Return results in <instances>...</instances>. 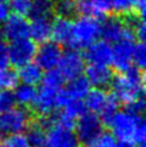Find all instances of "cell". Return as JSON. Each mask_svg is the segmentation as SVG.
I'll return each instance as SVG.
<instances>
[{
  "label": "cell",
  "instance_id": "6da1fadb",
  "mask_svg": "<svg viewBox=\"0 0 146 147\" xmlns=\"http://www.w3.org/2000/svg\"><path fill=\"white\" fill-rule=\"evenodd\" d=\"M107 127L119 142L143 145L146 139V123L143 114H134L128 111H117Z\"/></svg>",
  "mask_w": 146,
  "mask_h": 147
},
{
  "label": "cell",
  "instance_id": "7a4b0ae2",
  "mask_svg": "<svg viewBox=\"0 0 146 147\" xmlns=\"http://www.w3.org/2000/svg\"><path fill=\"white\" fill-rule=\"evenodd\" d=\"M111 95L118 103H128L133 100L144 97L145 76L143 69L132 66L126 72H121L111 80Z\"/></svg>",
  "mask_w": 146,
  "mask_h": 147
},
{
  "label": "cell",
  "instance_id": "3957f363",
  "mask_svg": "<svg viewBox=\"0 0 146 147\" xmlns=\"http://www.w3.org/2000/svg\"><path fill=\"white\" fill-rule=\"evenodd\" d=\"M100 21L99 18L83 15L77 18L73 22L71 40L67 46L74 50H85L100 38Z\"/></svg>",
  "mask_w": 146,
  "mask_h": 147
},
{
  "label": "cell",
  "instance_id": "277c9868",
  "mask_svg": "<svg viewBox=\"0 0 146 147\" xmlns=\"http://www.w3.org/2000/svg\"><path fill=\"white\" fill-rule=\"evenodd\" d=\"M32 122V112L27 107H12L0 113V138L23 133Z\"/></svg>",
  "mask_w": 146,
  "mask_h": 147
},
{
  "label": "cell",
  "instance_id": "5b68a950",
  "mask_svg": "<svg viewBox=\"0 0 146 147\" xmlns=\"http://www.w3.org/2000/svg\"><path fill=\"white\" fill-rule=\"evenodd\" d=\"M100 36L102 40L107 41L110 44L116 43L123 38L135 39L133 30L127 26L121 15L119 16L117 15L108 16L100 21Z\"/></svg>",
  "mask_w": 146,
  "mask_h": 147
},
{
  "label": "cell",
  "instance_id": "8992f818",
  "mask_svg": "<svg viewBox=\"0 0 146 147\" xmlns=\"http://www.w3.org/2000/svg\"><path fill=\"white\" fill-rule=\"evenodd\" d=\"M102 128L103 124L97 114L85 112L76 120L73 131H74L78 142L85 145L95 138L96 135L100 134L102 131Z\"/></svg>",
  "mask_w": 146,
  "mask_h": 147
},
{
  "label": "cell",
  "instance_id": "52a82bcc",
  "mask_svg": "<svg viewBox=\"0 0 146 147\" xmlns=\"http://www.w3.org/2000/svg\"><path fill=\"white\" fill-rule=\"evenodd\" d=\"M36 48H38L36 43L30 39L29 36L10 41V45H9L10 63L16 68H18L26 63L33 62Z\"/></svg>",
  "mask_w": 146,
  "mask_h": 147
},
{
  "label": "cell",
  "instance_id": "ba28073f",
  "mask_svg": "<svg viewBox=\"0 0 146 147\" xmlns=\"http://www.w3.org/2000/svg\"><path fill=\"white\" fill-rule=\"evenodd\" d=\"M55 113V112H54ZM54 117V123L46 129V140L44 147H78V140L72 128L57 123Z\"/></svg>",
  "mask_w": 146,
  "mask_h": 147
},
{
  "label": "cell",
  "instance_id": "9c48e42d",
  "mask_svg": "<svg viewBox=\"0 0 146 147\" xmlns=\"http://www.w3.org/2000/svg\"><path fill=\"white\" fill-rule=\"evenodd\" d=\"M65 80H70L72 78L80 76L84 72L85 68V60L79 50L68 49L65 52L62 51V55L60 57V61L56 66Z\"/></svg>",
  "mask_w": 146,
  "mask_h": 147
},
{
  "label": "cell",
  "instance_id": "30bf717a",
  "mask_svg": "<svg viewBox=\"0 0 146 147\" xmlns=\"http://www.w3.org/2000/svg\"><path fill=\"white\" fill-rule=\"evenodd\" d=\"M135 41L134 38H123L112 45L111 65L116 71L126 72L133 66V51Z\"/></svg>",
  "mask_w": 146,
  "mask_h": 147
},
{
  "label": "cell",
  "instance_id": "8fae6325",
  "mask_svg": "<svg viewBox=\"0 0 146 147\" xmlns=\"http://www.w3.org/2000/svg\"><path fill=\"white\" fill-rule=\"evenodd\" d=\"M60 90H54V89L41 85L39 90H36L34 101L29 106L30 111L38 118L53 114L56 111V108H59V105H57V94H59Z\"/></svg>",
  "mask_w": 146,
  "mask_h": 147
},
{
  "label": "cell",
  "instance_id": "7c38bea8",
  "mask_svg": "<svg viewBox=\"0 0 146 147\" xmlns=\"http://www.w3.org/2000/svg\"><path fill=\"white\" fill-rule=\"evenodd\" d=\"M62 55L61 45L57 44L54 40H48L41 43L39 48L35 51V63L38 65L43 71H49L56 68Z\"/></svg>",
  "mask_w": 146,
  "mask_h": 147
},
{
  "label": "cell",
  "instance_id": "4fadbf2b",
  "mask_svg": "<svg viewBox=\"0 0 146 147\" xmlns=\"http://www.w3.org/2000/svg\"><path fill=\"white\" fill-rule=\"evenodd\" d=\"M0 34L9 41L27 38L29 36V22L22 15H10L3 23Z\"/></svg>",
  "mask_w": 146,
  "mask_h": 147
},
{
  "label": "cell",
  "instance_id": "5bb4252c",
  "mask_svg": "<svg viewBox=\"0 0 146 147\" xmlns=\"http://www.w3.org/2000/svg\"><path fill=\"white\" fill-rule=\"evenodd\" d=\"M84 60L88 63L110 66L112 60V45L105 40H96L85 49Z\"/></svg>",
  "mask_w": 146,
  "mask_h": 147
},
{
  "label": "cell",
  "instance_id": "9a60e30c",
  "mask_svg": "<svg viewBox=\"0 0 146 147\" xmlns=\"http://www.w3.org/2000/svg\"><path fill=\"white\" fill-rule=\"evenodd\" d=\"M85 78L90 85L94 88H102L105 89L110 86L111 80L113 78V72L108 66L105 65H95L89 63L88 67L84 68Z\"/></svg>",
  "mask_w": 146,
  "mask_h": 147
},
{
  "label": "cell",
  "instance_id": "2e32d148",
  "mask_svg": "<svg viewBox=\"0 0 146 147\" xmlns=\"http://www.w3.org/2000/svg\"><path fill=\"white\" fill-rule=\"evenodd\" d=\"M113 96L111 94H108L105 89L102 88H94L90 89V91L87 94V96L84 97V106L87 108L88 112L100 114L103 108L111 102V100Z\"/></svg>",
  "mask_w": 146,
  "mask_h": 147
},
{
  "label": "cell",
  "instance_id": "e0dca14e",
  "mask_svg": "<svg viewBox=\"0 0 146 147\" xmlns=\"http://www.w3.org/2000/svg\"><path fill=\"white\" fill-rule=\"evenodd\" d=\"M73 21L67 17L57 16L51 22V38L60 45H68L72 34Z\"/></svg>",
  "mask_w": 146,
  "mask_h": 147
},
{
  "label": "cell",
  "instance_id": "ac0fdd59",
  "mask_svg": "<svg viewBox=\"0 0 146 147\" xmlns=\"http://www.w3.org/2000/svg\"><path fill=\"white\" fill-rule=\"evenodd\" d=\"M64 89L65 94L68 98H74V100H84L87 94L90 91L91 85L88 82V79L84 76H78L68 80L67 85Z\"/></svg>",
  "mask_w": 146,
  "mask_h": 147
},
{
  "label": "cell",
  "instance_id": "d6986e66",
  "mask_svg": "<svg viewBox=\"0 0 146 147\" xmlns=\"http://www.w3.org/2000/svg\"><path fill=\"white\" fill-rule=\"evenodd\" d=\"M29 38L35 43H44L51 39V21L50 18L33 20L29 23Z\"/></svg>",
  "mask_w": 146,
  "mask_h": 147
},
{
  "label": "cell",
  "instance_id": "ffe728a7",
  "mask_svg": "<svg viewBox=\"0 0 146 147\" xmlns=\"http://www.w3.org/2000/svg\"><path fill=\"white\" fill-rule=\"evenodd\" d=\"M110 11L123 15L130 11H137L145 16V0H107Z\"/></svg>",
  "mask_w": 146,
  "mask_h": 147
},
{
  "label": "cell",
  "instance_id": "44dd1931",
  "mask_svg": "<svg viewBox=\"0 0 146 147\" xmlns=\"http://www.w3.org/2000/svg\"><path fill=\"white\" fill-rule=\"evenodd\" d=\"M43 74H44L43 69L36 63H33V62H29V63H26L18 67V72H17L18 82L30 84V85L39 84L41 82Z\"/></svg>",
  "mask_w": 146,
  "mask_h": 147
},
{
  "label": "cell",
  "instance_id": "7402d4cb",
  "mask_svg": "<svg viewBox=\"0 0 146 147\" xmlns=\"http://www.w3.org/2000/svg\"><path fill=\"white\" fill-rule=\"evenodd\" d=\"M53 1L51 0H30V5L27 12V16L30 20L39 18H51L54 12Z\"/></svg>",
  "mask_w": 146,
  "mask_h": 147
},
{
  "label": "cell",
  "instance_id": "603a6c76",
  "mask_svg": "<svg viewBox=\"0 0 146 147\" xmlns=\"http://www.w3.org/2000/svg\"><path fill=\"white\" fill-rule=\"evenodd\" d=\"M14 96H15V101L22 107H29L32 102L34 101L35 95H36V88L35 85H30V84H26V83H21L17 84L14 88Z\"/></svg>",
  "mask_w": 146,
  "mask_h": 147
},
{
  "label": "cell",
  "instance_id": "cb8c5ba5",
  "mask_svg": "<svg viewBox=\"0 0 146 147\" xmlns=\"http://www.w3.org/2000/svg\"><path fill=\"white\" fill-rule=\"evenodd\" d=\"M26 131V136L30 145V147H44L45 140H46V129L41 125L39 120L36 122H30L27 127Z\"/></svg>",
  "mask_w": 146,
  "mask_h": 147
},
{
  "label": "cell",
  "instance_id": "d4e9b609",
  "mask_svg": "<svg viewBox=\"0 0 146 147\" xmlns=\"http://www.w3.org/2000/svg\"><path fill=\"white\" fill-rule=\"evenodd\" d=\"M54 12L57 16L72 18L77 16L78 11V0H56L53 4Z\"/></svg>",
  "mask_w": 146,
  "mask_h": 147
},
{
  "label": "cell",
  "instance_id": "484cf974",
  "mask_svg": "<svg viewBox=\"0 0 146 147\" xmlns=\"http://www.w3.org/2000/svg\"><path fill=\"white\" fill-rule=\"evenodd\" d=\"M40 83L43 86L54 89V90H60L65 84V78L57 71V68H53V69L46 71L45 74H43Z\"/></svg>",
  "mask_w": 146,
  "mask_h": 147
},
{
  "label": "cell",
  "instance_id": "4316f807",
  "mask_svg": "<svg viewBox=\"0 0 146 147\" xmlns=\"http://www.w3.org/2000/svg\"><path fill=\"white\" fill-rule=\"evenodd\" d=\"M117 140L110 131H101L93 140H90L85 147H116Z\"/></svg>",
  "mask_w": 146,
  "mask_h": 147
},
{
  "label": "cell",
  "instance_id": "83f0119b",
  "mask_svg": "<svg viewBox=\"0 0 146 147\" xmlns=\"http://www.w3.org/2000/svg\"><path fill=\"white\" fill-rule=\"evenodd\" d=\"M133 65L144 71L146 65V46L144 41H137L133 51Z\"/></svg>",
  "mask_w": 146,
  "mask_h": 147
},
{
  "label": "cell",
  "instance_id": "f1b7e54d",
  "mask_svg": "<svg viewBox=\"0 0 146 147\" xmlns=\"http://www.w3.org/2000/svg\"><path fill=\"white\" fill-rule=\"evenodd\" d=\"M4 146L5 147H30L27 140V136L23 133H17V134L6 136L4 141Z\"/></svg>",
  "mask_w": 146,
  "mask_h": 147
},
{
  "label": "cell",
  "instance_id": "f546056e",
  "mask_svg": "<svg viewBox=\"0 0 146 147\" xmlns=\"http://www.w3.org/2000/svg\"><path fill=\"white\" fill-rule=\"evenodd\" d=\"M16 101H15L14 91L10 89H0V113L12 108Z\"/></svg>",
  "mask_w": 146,
  "mask_h": 147
},
{
  "label": "cell",
  "instance_id": "4dcf8cb0",
  "mask_svg": "<svg viewBox=\"0 0 146 147\" xmlns=\"http://www.w3.org/2000/svg\"><path fill=\"white\" fill-rule=\"evenodd\" d=\"M30 5V0H10V11L14 13L22 15V16H27L28 9Z\"/></svg>",
  "mask_w": 146,
  "mask_h": 147
},
{
  "label": "cell",
  "instance_id": "1f68e13d",
  "mask_svg": "<svg viewBox=\"0 0 146 147\" xmlns=\"http://www.w3.org/2000/svg\"><path fill=\"white\" fill-rule=\"evenodd\" d=\"M124 107H126V111H128L130 113L143 114L144 111H145V101H144V97L133 100V101H130V102L124 105Z\"/></svg>",
  "mask_w": 146,
  "mask_h": 147
},
{
  "label": "cell",
  "instance_id": "d6a6232c",
  "mask_svg": "<svg viewBox=\"0 0 146 147\" xmlns=\"http://www.w3.org/2000/svg\"><path fill=\"white\" fill-rule=\"evenodd\" d=\"M9 66V45L4 40H0V68H6Z\"/></svg>",
  "mask_w": 146,
  "mask_h": 147
},
{
  "label": "cell",
  "instance_id": "836d02e7",
  "mask_svg": "<svg viewBox=\"0 0 146 147\" xmlns=\"http://www.w3.org/2000/svg\"><path fill=\"white\" fill-rule=\"evenodd\" d=\"M10 16V7L6 3H0V26L6 21V18Z\"/></svg>",
  "mask_w": 146,
  "mask_h": 147
},
{
  "label": "cell",
  "instance_id": "e575fe53",
  "mask_svg": "<svg viewBox=\"0 0 146 147\" xmlns=\"http://www.w3.org/2000/svg\"><path fill=\"white\" fill-rule=\"evenodd\" d=\"M116 147H137V145H134L132 142H119L116 145Z\"/></svg>",
  "mask_w": 146,
  "mask_h": 147
},
{
  "label": "cell",
  "instance_id": "d590c367",
  "mask_svg": "<svg viewBox=\"0 0 146 147\" xmlns=\"http://www.w3.org/2000/svg\"><path fill=\"white\" fill-rule=\"evenodd\" d=\"M6 1H9V0H0V3H6Z\"/></svg>",
  "mask_w": 146,
  "mask_h": 147
},
{
  "label": "cell",
  "instance_id": "8d00e7d4",
  "mask_svg": "<svg viewBox=\"0 0 146 147\" xmlns=\"http://www.w3.org/2000/svg\"><path fill=\"white\" fill-rule=\"evenodd\" d=\"M0 147H5V146H4V144H0Z\"/></svg>",
  "mask_w": 146,
  "mask_h": 147
},
{
  "label": "cell",
  "instance_id": "74e56055",
  "mask_svg": "<svg viewBox=\"0 0 146 147\" xmlns=\"http://www.w3.org/2000/svg\"><path fill=\"white\" fill-rule=\"evenodd\" d=\"M51 1H53V0H51Z\"/></svg>",
  "mask_w": 146,
  "mask_h": 147
},
{
  "label": "cell",
  "instance_id": "f35d334b",
  "mask_svg": "<svg viewBox=\"0 0 146 147\" xmlns=\"http://www.w3.org/2000/svg\"><path fill=\"white\" fill-rule=\"evenodd\" d=\"M0 35H1V34H0Z\"/></svg>",
  "mask_w": 146,
  "mask_h": 147
},
{
  "label": "cell",
  "instance_id": "ab89813d",
  "mask_svg": "<svg viewBox=\"0 0 146 147\" xmlns=\"http://www.w3.org/2000/svg\"><path fill=\"white\" fill-rule=\"evenodd\" d=\"M80 1H82V0H80Z\"/></svg>",
  "mask_w": 146,
  "mask_h": 147
}]
</instances>
